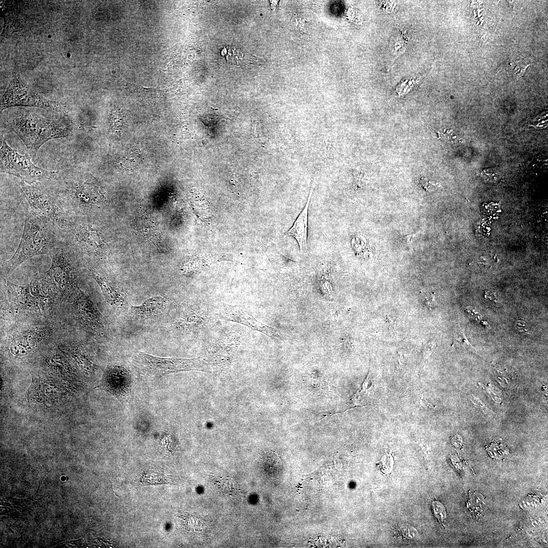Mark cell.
I'll use <instances>...</instances> for the list:
<instances>
[{"mask_svg":"<svg viewBox=\"0 0 548 548\" xmlns=\"http://www.w3.org/2000/svg\"><path fill=\"white\" fill-rule=\"evenodd\" d=\"M4 125L20 138L35 160H37L38 152L45 143L54 139L69 138L75 128L68 116L49 118L26 109L9 113Z\"/></svg>","mask_w":548,"mask_h":548,"instance_id":"cell-2","label":"cell"},{"mask_svg":"<svg viewBox=\"0 0 548 548\" xmlns=\"http://www.w3.org/2000/svg\"><path fill=\"white\" fill-rule=\"evenodd\" d=\"M131 384L130 374L122 366H113L106 372L104 383L106 387L119 397L124 398L128 395Z\"/></svg>","mask_w":548,"mask_h":548,"instance_id":"cell-10","label":"cell"},{"mask_svg":"<svg viewBox=\"0 0 548 548\" xmlns=\"http://www.w3.org/2000/svg\"><path fill=\"white\" fill-rule=\"evenodd\" d=\"M485 389L494 402L498 404L502 403V395L497 388L489 384Z\"/></svg>","mask_w":548,"mask_h":548,"instance_id":"cell-23","label":"cell"},{"mask_svg":"<svg viewBox=\"0 0 548 548\" xmlns=\"http://www.w3.org/2000/svg\"><path fill=\"white\" fill-rule=\"evenodd\" d=\"M222 53L226 55L228 61L233 63L239 64L244 62V52L236 46H227L222 50Z\"/></svg>","mask_w":548,"mask_h":548,"instance_id":"cell-20","label":"cell"},{"mask_svg":"<svg viewBox=\"0 0 548 548\" xmlns=\"http://www.w3.org/2000/svg\"><path fill=\"white\" fill-rule=\"evenodd\" d=\"M167 299L165 297L155 296L147 299L140 305L131 306L134 314L141 317L149 318L160 314L165 308Z\"/></svg>","mask_w":548,"mask_h":548,"instance_id":"cell-14","label":"cell"},{"mask_svg":"<svg viewBox=\"0 0 548 548\" xmlns=\"http://www.w3.org/2000/svg\"><path fill=\"white\" fill-rule=\"evenodd\" d=\"M218 315L222 320L245 325L270 337L281 338L282 337L277 329L260 322L242 306L223 304L220 307Z\"/></svg>","mask_w":548,"mask_h":548,"instance_id":"cell-9","label":"cell"},{"mask_svg":"<svg viewBox=\"0 0 548 548\" xmlns=\"http://www.w3.org/2000/svg\"><path fill=\"white\" fill-rule=\"evenodd\" d=\"M90 276L96 282L107 302L121 307L125 304V296L105 275L92 266H87Z\"/></svg>","mask_w":548,"mask_h":548,"instance_id":"cell-11","label":"cell"},{"mask_svg":"<svg viewBox=\"0 0 548 548\" xmlns=\"http://www.w3.org/2000/svg\"><path fill=\"white\" fill-rule=\"evenodd\" d=\"M314 183L309 193L306 204L301 212L286 234L293 236L297 241L300 252L304 253L307 249L308 210L310 200L313 193Z\"/></svg>","mask_w":548,"mask_h":548,"instance_id":"cell-13","label":"cell"},{"mask_svg":"<svg viewBox=\"0 0 548 548\" xmlns=\"http://www.w3.org/2000/svg\"><path fill=\"white\" fill-rule=\"evenodd\" d=\"M64 244L58 228L30 209L26 214L19 245L13 256L3 263V273L7 276L28 259L40 255H49Z\"/></svg>","mask_w":548,"mask_h":548,"instance_id":"cell-3","label":"cell"},{"mask_svg":"<svg viewBox=\"0 0 548 548\" xmlns=\"http://www.w3.org/2000/svg\"><path fill=\"white\" fill-rule=\"evenodd\" d=\"M1 173L17 177L28 184L41 182L47 184L57 171L40 167L32 162L27 154L22 155L12 148L1 133Z\"/></svg>","mask_w":548,"mask_h":548,"instance_id":"cell-4","label":"cell"},{"mask_svg":"<svg viewBox=\"0 0 548 548\" xmlns=\"http://www.w3.org/2000/svg\"><path fill=\"white\" fill-rule=\"evenodd\" d=\"M435 296L433 294L424 296L423 303L428 309H431L435 305Z\"/></svg>","mask_w":548,"mask_h":548,"instance_id":"cell-27","label":"cell"},{"mask_svg":"<svg viewBox=\"0 0 548 548\" xmlns=\"http://www.w3.org/2000/svg\"><path fill=\"white\" fill-rule=\"evenodd\" d=\"M141 162V155L136 151H131L116 159L113 162V165L116 167L132 169L138 167Z\"/></svg>","mask_w":548,"mask_h":548,"instance_id":"cell-17","label":"cell"},{"mask_svg":"<svg viewBox=\"0 0 548 548\" xmlns=\"http://www.w3.org/2000/svg\"><path fill=\"white\" fill-rule=\"evenodd\" d=\"M456 342H457L461 347L467 350L472 353H474L477 355V352L476 349L472 346L469 342L464 333V331L461 330L459 331L458 335V337L456 338Z\"/></svg>","mask_w":548,"mask_h":548,"instance_id":"cell-22","label":"cell"},{"mask_svg":"<svg viewBox=\"0 0 548 548\" xmlns=\"http://www.w3.org/2000/svg\"><path fill=\"white\" fill-rule=\"evenodd\" d=\"M435 348V342L433 341L428 342L425 345L422 353V358L424 361H426L428 359L433 353Z\"/></svg>","mask_w":548,"mask_h":548,"instance_id":"cell-26","label":"cell"},{"mask_svg":"<svg viewBox=\"0 0 548 548\" xmlns=\"http://www.w3.org/2000/svg\"><path fill=\"white\" fill-rule=\"evenodd\" d=\"M432 508L435 517L439 522L444 525L443 523L447 518V512L443 505L438 501L432 502Z\"/></svg>","mask_w":548,"mask_h":548,"instance_id":"cell-21","label":"cell"},{"mask_svg":"<svg viewBox=\"0 0 548 548\" xmlns=\"http://www.w3.org/2000/svg\"><path fill=\"white\" fill-rule=\"evenodd\" d=\"M372 385V375L370 370L362 383L360 388L352 396L348 409L351 407L366 405L369 400L367 399L368 393Z\"/></svg>","mask_w":548,"mask_h":548,"instance_id":"cell-16","label":"cell"},{"mask_svg":"<svg viewBox=\"0 0 548 548\" xmlns=\"http://www.w3.org/2000/svg\"><path fill=\"white\" fill-rule=\"evenodd\" d=\"M296 29L300 31L304 32L305 20L301 17H296L293 22Z\"/></svg>","mask_w":548,"mask_h":548,"instance_id":"cell-28","label":"cell"},{"mask_svg":"<svg viewBox=\"0 0 548 548\" xmlns=\"http://www.w3.org/2000/svg\"><path fill=\"white\" fill-rule=\"evenodd\" d=\"M517 328L521 331H526L528 329L526 325V322L523 321H518L516 323Z\"/></svg>","mask_w":548,"mask_h":548,"instance_id":"cell-30","label":"cell"},{"mask_svg":"<svg viewBox=\"0 0 548 548\" xmlns=\"http://www.w3.org/2000/svg\"><path fill=\"white\" fill-rule=\"evenodd\" d=\"M67 545L68 546H70V547H74V546H73V545H70V544H67Z\"/></svg>","mask_w":548,"mask_h":548,"instance_id":"cell-34","label":"cell"},{"mask_svg":"<svg viewBox=\"0 0 548 548\" xmlns=\"http://www.w3.org/2000/svg\"><path fill=\"white\" fill-rule=\"evenodd\" d=\"M471 401L475 406H476L479 410H481L484 414L492 415L493 414V412L479 398L474 396L471 397Z\"/></svg>","mask_w":548,"mask_h":548,"instance_id":"cell-24","label":"cell"},{"mask_svg":"<svg viewBox=\"0 0 548 548\" xmlns=\"http://www.w3.org/2000/svg\"><path fill=\"white\" fill-rule=\"evenodd\" d=\"M52 260L50 268L47 271L56 290L62 295L78 292L80 278V264L82 263L76 254L66 244L55 249L50 254Z\"/></svg>","mask_w":548,"mask_h":548,"instance_id":"cell-6","label":"cell"},{"mask_svg":"<svg viewBox=\"0 0 548 548\" xmlns=\"http://www.w3.org/2000/svg\"><path fill=\"white\" fill-rule=\"evenodd\" d=\"M78 302V310L84 321L91 329L99 334L105 333L101 315L92 301L80 290Z\"/></svg>","mask_w":548,"mask_h":548,"instance_id":"cell-12","label":"cell"},{"mask_svg":"<svg viewBox=\"0 0 548 548\" xmlns=\"http://www.w3.org/2000/svg\"><path fill=\"white\" fill-rule=\"evenodd\" d=\"M485 505L486 500L482 494L478 493L469 494L467 506L473 514L477 516L481 515L485 507Z\"/></svg>","mask_w":548,"mask_h":548,"instance_id":"cell-19","label":"cell"},{"mask_svg":"<svg viewBox=\"0 0 548 548\" xmlns=\"http://www.w3.org/2000/svg\"><path fill=\"white\" fill-rule=\"evenodd\" d=\"M16 106L41 108L61 113L70 118L72 115L65 104L51 100L36 92L15 71L2 97L1 111Z\"/></svg>","mask_w":548,"mask_h":548,"instance_id":"cell-5","label":"cell"},{"mask_svg":"<svg viewBox=\"0 0 548 548\" xmlns=\"http://www.w3.org/2000/svg\"><path fill=\"white\" fill-rule=\"evenodd\" d=\"M20 186L32 211L58 228L64 224L68 215L58 204L46 185L41 182L28 184L21 181Z\"/></svg>","mask_w":548,"mask_h":548,"instance_id":"cell-7","label":"cell"},{"mask_svg":"<svg viewBox=\"0 0 548 548\" xmlns=\"http://www.w3.org/2000/svg\"><path fill=\"white\" fill-rule=\"evenodd\" d=\"M82 539V538H80V539H77V540H72V541H67V542H75V541H78V540H80V539Z\"/></svg>","mask_w":548,"mask_h":548,"instance_id":"cell-31","label":"cell"},{"mask_svg":"<svg viewBox=\"0 0 548 548\" xmlns=\"http://www.w3.org/2000/svg\"><path fill=\"white\" fill-rule=\"evenodd\" d=\"M45 185L68 215L89 217L108 203L102 184L80 165L57 170Z\"/></svg>","mask_w":548,"mask_h":548,"instance_id":"cell-1","label":"cell"},{"mask_svg":"<svg viewBox=\"0 0 548 548\" xmlns=\"http://www.w3.org/2000/svg\"><path fill=\"white\" fill-rule=\"evenodd\" d=\"M513 371L506 367L498 366L495 367V375L496 378L500 382V385L503 387H510L513 385V382L516 381V378L513 375Z\"/></svg>","mask_w":548,"mask_h":548,"instance_id":"cell-18","label":"cell"},{"mask_svg":"<svg viewBox=\"0 0 548 548\" xmlns=\"http://www.w3.org/2000/svg\"><path fill=\"white\" fill-rule=\"evenodd\" d=\"M125 119L124 111L117 107H111L107 115L105 124L108 133L111 135H119L124 128Z\"/></svg>","mask_w":548,"mask_h":548,"instance_id":"cell-15","label":"cell"},{"mask_svg":"<svg viewBox=\"0 0 548 548\" xmlns=\"http://www.w3.org/2000/svg\"><path fill=\"white\" fill-rule=\"evenodd\" d=\"M482 175L485 179L490 181H497L500 178L499 173L494 168L484 170L482 172Z\"/></svg>","mask_w":548,"mask_h":548,"instance_id":"cell-25","label":"cell"},{"mask_svg":"<svg viewBox=\"0 0 548 548\" xmlns=\"http://www.w3.org/2000/svg\"><path fill=\"white\" fill-rule=\"evenodd\" d=\"M1 508H5L6 509H7L8 508V507L7 506L6 507H4V506L2 507V506H1Z\"/></svg>","mask_w":548,"mask_h":548,"instance_id":"cell-33","label":"cell"},{"mask_svg":"<svg viewBox=\"0 0 548 548\" xmlns=\"http://www.w3.org/2000/svg\"><path fill=\"white\" fill-rule=\"evenodd\" d=\"M485 297L486 298H489L490 300L493 301L494 302H497L498 301L497 294L493 291H486V292H485Z\"/></svg>","mask_w":548,"mask_h":548,"instance_id":"cell-29","label":"cell"},{"mask_svg":"<svg viewBox=\"0 0 548 548\" xmlns=\"http://www.w3.org/2000/svg\"><path fill=\"white\" fill-rule=\"evenodd\" d=\"M136 361L142 373L151 379L180 371L200 370L210 372L209 364L202 358L186 359L155 357L138 352Z\"/></svg>","mask_w":548,"mask_h":548,"instance_id":"cell-8","label":"cell"},{"mask_svg":"<svg viewBox=\"0 0 548 548\" xmlns=\"http://www.w3.org/2000/svg\"><path fill=\"white\" fill-rule=\"evenodd\" d=\"M61 480L63 481H64L66 480V477L65 476H62Z\"/></svg>","mask_w":548,"mask_h":548,"instance_id":"cell-32","label":"cell"}]
</instances>
